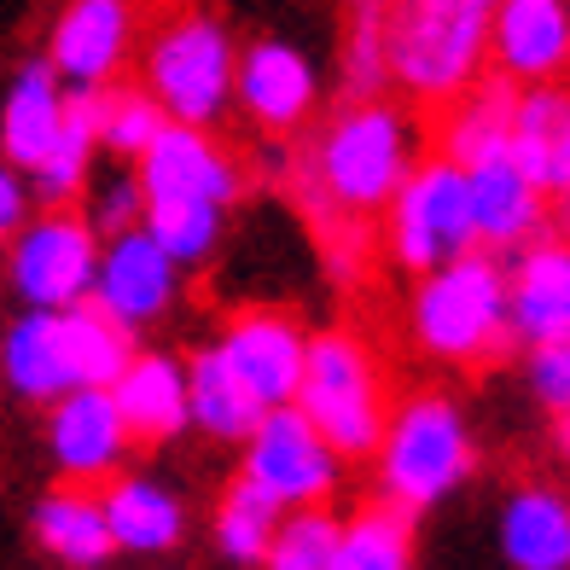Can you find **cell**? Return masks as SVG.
Segmentation results:
<instances>
[{
    "label": "cell",
    "instance_id": "cell-1",
    "mask_svg": "<svg viewBox=\"0 0 570 570\" xmlns=\"http://www.w3.org/2000/svg\"><path fill=\"white\" fill-rule=\"evenodd\" d=\"M140 180V227L158 239L180 268L210 263L222 245V222L239 198V164L233 151L193 122H164L135 158Z\"/></svg>",
    "mask_w": 570,
    "mask_h": 570
},
{
    "label": "cell",
    "instance_id": "cell-2",
    "mask_svg": "<svg viewBox=\"0 0 570 570\" xmlns=\"http://www.w3.org/2000/svg\"><path fill=\"white\" fill-rule=\"evenodd\" d=\"M413 169V122L402 106H391L384 94L350 99L344 111H332V122L315 135L308 158L297 169V198L308 216H379L391 193L402 187V175Z\"/></svg>",
    "mask_w": 570,
    "mask_h": 570
},
{
    "label": "cell",
    "instance_id": "cell-3",
    "mask_svg": "<svg viewBox=\"0 0 570 570\" xmlns=\"http://www.w3.org/2000/svg\"><path fill=\"white\" fill-rule=\"evenodd\" d=\"M135 350V332L82 297L65 308H23L0 338V373L23 402H53L82 384H111Z\"/></svg>",
    "mask_w": 570,
    "mask_h": 570
},
{
    "label": "cell",
    "instance_id": "cell-4",
    "mask_svg": "<svg viewBox=\"0 0 570 570\" xmlns=\"http://www.w3.org/2000/svg\"><path fill=\"white\" fill-rule=\"evenodd\" d=\"M407 315H413L420 350L449 361V367H489V361H507L518 350L501 250L472 245L449 256V263L425 268Z\"/></svg>",
    "mask_w": 570,
    "mask_h": 570
},
{
    "label": "cell",
    "instance_id": "cell-5",
    "mask_svg": "<svg viewBox=\"0 0 570 570\" xmlns=\"http://www.w3.org/2000/svg\"><path fill=\"white\" fill-rule=\"evenodd\" d=\"M489 12L495 0H391L384 7V65L420 106H449L489 70Z\"/></svg>",
    "mask_w": 570,
    "mask_h": 570
},
{
    "label": "cell",
    "instance_id": "cell-6",
    "mask_svg": "<svg viewBox=\"0 0 570 570\" xmlns=\"http://www.w3.org/2000/svg\"><path fill=\"white\" fill-rule=\"evenodd\" d=\"M373 460H379L384 501L420 518V512H431L436 501H449L454 489L472 478L478 443H472V425H465V413H460L454 396L420 391V396H407L402 407L384 413Z\"/></svg>",
    "mask_w": 570,
    "mask_h": 570
},
{
    "label": "cell",
    "instance_id": "cell-7",
    "mask_svg": "<svg viewBox=\"0 0 570 570\" xmlns=\"http://www.w3.org/2000/svg\"><path fill=\"white\" fill-rule=\"evenodd\" d=\"M233 65H239V41L227 23L210 7H180L146 41L140 88L158 99L169 122L216 128L233 106Z\"/></svg>",
    "mask_w": 570,
    "mask_h": 570
},
{
    "label": "cell",
    "instance_id": "cell-8",
    "mask_svg": "<svg viewBox=\"0 0 570 570\" xmlns=\"http://www.w3.org/2000/svg\"><path fill=\"white\" fill-rule=\"evenodd\" d=\"M292 402H297L303 420L338 449V460H367L379 449L384 413H391L373 350L361 344L355 332H338V326L308 338Z\"/></svg>",
    "mask_w": 570,
    "mask_h": 570
},
{
    "label": "cell",
    "instance_id": "cell-9",
    "mask_svg": "<svg viewBox=\"0 0 570 570\" xmlns=\"http://www.w3.org/2000/svg\"><path fill=\"white\" fill-rule=\"evenodd\" d=\"M391 256L407 274H425L449 256L478 245L472 227V187H465V169L454 158H413V169L402 175V187L391 193Z\"/></svg>",
    "mask_w": 570,
    "mask_h": 570
},
{
    "label": "cell",
    "instance_id": "cell-10",
    "mask_svg": "<svg viewBox=\"0 0 570 570\" xmlns=\"http://www.w3.org/2000/svg\"><path fill=\"white\" fill-rule=\"evenodd\" d=\"M245 478L256 489H268L285 512L292 507H326L338 478H344V460L297 413V402H279L245 436Z\"/></svg>",
    "mask_w": 570,
    "mask_h": 570
},
{
    "label": "cell",
    "instance_id": "cell-11",
    "mask_svg": "<svg viewBox=\"0 0 570 570\" xmlns=\"http://www.w3.org/2000/svg\"><path fill=\"white\" fill-rule=\"evenodd\" d=\"M7 245H12V263H7L12 292L30 308H65L94 292L99 233L88 227V216H70V210L30 216Z\"/></svg>",
    "mask_w": 570,
    "mask_h": 570
},
{
    "label": "cell",
    "instance_id": "cell-12",
    "mask_svg": "<svg viewBox=\"0 0 570 570\" xmlns=\"http://www.w3.org/2000/svg\"><path fill=\"white\" fill-rule=\"evenodd\" d=\"M233 99L268 135H297L321 106V70L292 36H256L233 65Z\"/></svg>",
    "mask_w": 570,
    "mask_h": 570
},
{
    "label": "cell",
    "instance_id": "cell-13",
    "mask_svg": "<svg viewBox=\"0 0 570 570\" xmlns=\"http://www.w3.org/2000/svg\"><path fill=\"white\" fill-rule=\"evenodd\" d=\"M175 292H180V263L146 227L99 239V268H94L88 303H99L117 326H128V332L158 326L175 308Z\"/></svg>",
    "mask_w": 570,
    "mask_h": 570
},
{
    "label": "cell",
    "instance_id": "cell-14",
    "mask_svg": "<svg viewBox=\"0 0 570 570\" xmlns=\"http://www.w3.org/2000/svg\"><path fill=\"white\" fill-rule=\"evenodd\" d=\"M489 65L518 88L559 82L570 65V0H495Z\"/></svg>",
    "mask_w": 570,
    "mask_h": 570
},
{
    "label": "cell",
    "instance_id": "cell-15",
    "mask_svg": "<svg viewBox=\"0 0 570 570\" xmlns=\"http://www.w3.org/2000/svg\"><path fill=\"white\" fill-rule=\"evenodd\" d=\"M53 420H47V449H53V465L70 478V483H99L111 478L122 454L135 449L122 413L111 402L106 384H82V391H65L47 402Z\"/></svg>",
    "mask_w": 570,
    "mask_h": 570
},
{
    "label": "cell",
    "instance_id": "cell-16",
    "mask_svg": "<svg viewBox=\"0 0 570 570\" xmlns=\"http://www.w3.org/2000/svg\"><path fill=\"white\" fill-rule=\"evenodd\" d=\"M135 47V0H70L47 41L65 88H106Z\"/></svg>",
    "mask_w": 570,
    "mask_h": 570
},
{
    "label": "cell",
    "instance_id": "cell-17",
    "mask_svg": "<svg viewBox=\"0 0 570 570\" xmlns=\"http://www.w3.org/2000/svg\"><path fill=\"white\" fill-rule=\"evenodd\" d=\"M216 350L227 355V367L250 384L256 402L279 407V402H292V391H297L308 332L285 315V308H245V315L227 321Z\"/></svg>",
    "mask_w": 570,
    "mask_h": 570
},
{
    "label": "cell",
    "instance_id": "cell-18",
    "mask_svg": "<svg viewBox=\"0 0 570 570\" xmlns=\"http://www.w3.org/2000/svg\"><path fill=\"white\" fill-rule=\"evenodd\" d=\"M465 187H472V227L483 250H518L548 233V193L518 169L512 151L465 164Z\"/></svg>",
    "mask_w": 570,
    "mask_h": 570
},
{
    "label": "cell",
    "instance_id": "cell-19",
    "mask_svg": "<svg viewBox=\"0 0 570 570\" xmlns=\"http://www.w3.org/2000/svg\"><path fill=\"white\" fill-rule=\"evenodd\" d=\"M507 308L518 344H548L570 332V239H530L507 250Z\"/></svg>",
    "mask_w": 570,
    "mask_h": 570
},
{
    "label": "cell",
    "instance_id": "cell-20",
    "mask_svg": "<svg viewBox=\"0 0 570 570\" xmlns=\"http://www.w3.org/2000/svg\"><path fill=\"white\" fill-rule=\"evenodd\" d=\"M122 425L135 443H175L180 431H193L187 420V367L164 350H135L128 367L106 384Z\"/></svg>",
    "mask_w": 570,
    "mask_h": 570
},
{
    "label": "cell",
    "instance_id": "cell-21",
    "mask_svg": "<svg viewBox=\"0 0 570 570\" xmlns=\"http://www.w3.org/2000/svg\"><path fill=\"white\" fill-rule=\"evenodd\" d=\"M512 158L548 204H570V88L535 82L518 94L512 111Z\"/></svg>",
    "mask_w": 570,
    "mask_h": 570
},
{
    "label": "cell",
    "instance_id": "cell-22",
    "mask_svg": "<svg viewBox=\"0 0 570 570\" xmlns=\"http://www.w3.org/2000/svg\"><path fill=\"white\" fill-rule=\"evenodd\" d=\"M99 507H106V530L117 541V553H169L187 535V507L158 478L111 472V489L99 495Z\"/></svg>",
    "mask_w": 570,
    "mask_h": 570
},
{
    "label": "cell",
    "instance_id": "cell-23",
    "mask_svg": "<svg viewBox=\"0 0 570 570\" xmlns=\"http://www.w3.org/2000/svg\"><path fill=\"white\" fill-rule=\"evenodd\" d=\"M501 559L512 570H570V495L524 483L501 507Z\"/></svg>",
    "mask_w": 570,
    "mask_h": 570
},
{
    "label": "cell",
    "instance_id": "cell-24",
    "mask_svg": "<svg viewBox=\"0 0 570 570\" xmlns=\"http://www.w3.org/2000/svg\"><path fill=\"white\" fill-rule=\"evenodd\" d=\"M59 117H65V82H59V70L47 65V59H30V65L12 76L7 106H0V158L30 175L41 164V151L53 146Z\"/></svg>",
    "mask_w": 570,
    "mask_h": 570
},
{
    "label": "cell",
    "instance_id": "cell-25",
    "mask_svg": "<svg viewBox=\"0 0 570 570\" xmlns=\"http://www.w3.org/2000/svg\"><path fill=\"white\" fill-rule=\"evenodd\" d=\"M180 367H187V420L204 436H216V443H245L268 407L227 367V355L216 344H204V350H193V361H180Z\"/></svg>",
    "mask_w": 570,
    "mask_h": 570
},
{
    "label": "cell",
    "instance_id": "cell-26",
    "mask_svg": "<svg viewBox=\"0 0 570 570\" xmlns=\"http://www.w3.org/2000/svg\"><path fill=\"white\" fill-rule=\"evenodd\" d=\"M512 111H518V82L507 76H478L460 99H449V122H443V158L460 169L478 158L512 151Z\"/></svg>",
    "mask_w": 570,
    "mask_h": 570
},
{
    "label": "cell",
    "instance_id": "cell-27",
    "mask_svg": "<svg viewBox=\"0 0 570 570\" xmlns=\"http://www.w3.org/2000/svg\"><path fill=\"white\" fill-rule=\"evenodd\" d=\"M99 158V88H65V117L53 146L41 151V164L30 169V193L47 204H65L88 187V169Z\"/></svg>",
    "mask_w": 570,
    "mask_h": 570
},
{
    "label": "cell",
    "instance_id": "cell-28",
    "mask_svg": "<svg viewBox=\"0 0 570 570\" xmlns=\"http://www.w3.org/2000/svg\"><path fill=\"white\" fill-rule=\"evenodd\" d=\"M36 541L70 570H99L117 553V541L106 530V507L88 489H53L36 507Z\"/></svg>",
    "mask_w": 570,
    "mask_h": 570
},
{
    "label": "cell",
    "instance_id": "cell-29",
    "mask_svg": "<svg viewBox=\"0 0 570 570\" xmlns=\"http://www.w3.org/2000/svg\"><path fill=\"white\" fill-rule=\"evenodd\" d=\"M332 570H413V512L373 501L338 524Z\"/></svg>",
    "mask_w": 570,
    "mask_h": 570
},
{
    "label": "cell",
    "instance_id": "cell-30",
    "mask_svg": "<svg viewBox=\"0 0 570 570\" xmlns=\"http://www.w3.org/2000/svg\"><path fill=\"white\" fill-rule=\"evenodd\" d=\"M279 518H285V507L268 495V489H256V483L239 472V478L227 483L222 507H216V548H222L227 559H239V564H263L268 541H274V530H279Z\"/></svg>",
    "mask_w": 570,
    "mask_h": 570
},
{
    "label": "cell",
    "instance_id": "cell-31",
    "mask_svg": "<svg viewBox=\"0 0 570 570\" xmlns=\"http://www.w3.org/2000/svg\"><path fill=\"white\" fill-rule=\"evenodd\" d=\"M338 524L326 507H292L263 553V570H332L338 559Z\"/></svg>",
    "mask_w": 570,
    "mask_h": 570
},
{
    "label": "cell",
    "instance_id": "cell-32",
    "mask_svg": "<svg viewBox=\"0 0 570 570\" xmlns=\"http://www.w3.org/2000/svg\"><path fill=\"white\" fill-rule=\"evenodd\" d=\"M169 117L158 111V99H151L146 88H99V146L117 151V158L135 164L140 151L158 140V128Z\"/></svg>",
    "mask_w": 570,
    "mask_h": 570
},
{
    "label": "cell",
    "instance_id": "cell-33",
    "mask_svg": "<svg viewBox=\"0 0 570 570\" xmlns=\"http://www.w3.org/2000/svg\"><path fill=\"white\" fill-rule=\"evenodd\" d=\"M344 88H350V99H373V94L391 88V65H384V12L379 7H350Z\"/></svg>",
    "mask_w": 570,
    "mask_h": 570
},
{
    "label": "cell",
    "instance_id": "cell-34",
    "mask_svg": "<svg viewBox=\"0 0 570 570\" xmlns=\"http://www.w3.org/2000/svg\"><path fill=\"white\" fill-rule=\"evenodd\" d=\"M530 391L541 407L570 413V332L548 344H530Z\"/></svg>",
    "mask_w": 570,
    "mask_h": 570
},
{
    "label": "cell",
    "instance_id": "cell-35",
    "mask_svg": "<svg viewBox=\"0 0 570 570\" xmlns=\"http://www.w3.org/2000/svg\"><path fill=\"white\" fill-rule=\"evenodd\" d=\"M88 227L99 233V239H111V233H128V227H140V180L135 175H122V180H106L94 198V216Z\"/></svg>",
    "mask_w": 570,
    "mask_h": 570
},
{
    "label": "cell",
    "instance_id": "cell-36",
    "mask_svg": "<svg viewBox=\"0 0 570 570\" xmlns=\"http://www.w3.org/2000/svg\"><path fill=\"white\" fill-rule=\"evenodd\" d=\"M23 222H30V175L0 158V245H7Z\"/></svg>",
    "mask_w": 570,
    "mask_h": 570
},
{
    "label": "cell",
    "instance_id": "cell-37",
    "mask_svg": "<svg viewBox=\"0 0 570 570\" xmlns=\"http://www.w3.org/2000/svg\"><path fill=\"white\" fill-rule=\"evenodd\" d=\"M553 436H559V454L570 460V413H559V431H553Z\"/></svg>",
    "mask_w": 570,
    "mask_h": 570
},
{
    "label": "cell",
    "instance_id": "cell-38",
    "mask_svg": "<svg viewBox=\"0 0 570 570\" xmlns=\"http://www.w3.org/2000/svg\"><path fill=\"white\" fill-rule=\"evenodd\" d=\"M344 7H379V12H384V7H391V0H344Z\"/></svg>",
    "mask_w": 570,
    "mask_h": 570
}]
</instances>
